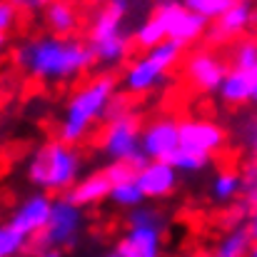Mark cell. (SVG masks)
<instances>
[{
    "label": "cell",
    "mask_w": 257,
    "mask_h": 257,
    "mask_svg": "<svg viewBox=\"0 0 257 257\" xmlns=\"http://www.w3.org/2000/svg\"><path fill=\"white\" fill-rule=\"evenodd\" d=\"M15 68L38 83L63 85L75 83L95 65L90 43L75 35H33L13 48Z\"/></svg>",
    "instance_id": "cell-1"
},
{
    "label": "cell",
    "mask_w": 257,
    "mask_h": 257,
    "mask_svg": "<svg viewBox=\"0 0 257 257\" xmlns=\"http://www.w3.org/2000/svg\"><path fill=\"white\" fill-rule=\"evenodd\" d=\"M117 80L112 73H95L83 85L73 90V95L65 100L63 112L58 117V133L55 138L80 145L95 133L100 122H105L107 112L112 110L117 100Z\"/></svg>",
    "instance_id": "cell-2"
},
{
    "label": "cell",
    "mask_w": 257,
    "mask_h": 257,
    "mask_svg": "<svg viewBox=\"0 0 257 257\" xmlns=\"http://www.w3.org/2000/svg\"><path fill=\"white\" fill-rule=\"evenodd\" d=\"M25 182L48 195H68L75 182L83 177V155L78 145H70L60 138L45 140L30 150L23 165Z\"/></svg>",
    "instance_id": "cell-3"
},
{
    "label": "cell",
    "mask_w": 257,
    "mask_h": 257,
    "mask_svg": "<svg viewBox=\"0 0 257 257\" xmlns=\"http://www.w3.org/2000/svg\"><path fill=\"white\" fill-rule=\"evenodd\" d=\"M130 10L133 0H105L95 10L87 28V43L97 65L115 68L130 55V48L135 45L133 33H127Z\"/></svg>",
    "instance_id": "cell-4"
},
{
    "label": "cell",
    "mask_w": 257,
    "mask_h": 257,
    "mask_svg": "<svg viewBox=\"0 0 257 257\" xmlns=\"http://www.w3.org/2000/svg\"><path fill=\"white\" fill-rule=\"evenodd\" d=\"M143 127L140 115L127 105L125 97H117L107 112L100 130V150L110 163H133L143 165Z\"/></svg>",
    "instance_id": "cell-5"
},
{
    "label": "cell",
    "mask_w": 257,
    "mask_h": 257,
    "mask_svg": "<svg viewBox=\"0 0 257 257\" xmlns=\"http://www.w3.org/2000/svg\"><path fill=\"white\" fill-rule=\"evenodd\" d=\"M182 60V48L170 40L153 50H143L125 65L120 85L125 95H150L170 78V73Z\"/></svg>",
    "instance_id": "cell-6"
},
{
    "label": "cell",
    "mask_w": 257,
    "mask_h": 257,
    "mask_svg": "<svg viewBox=\"0 0 257 257\" xmlns=\"http://www.w3.org/2000/svg\"><path fill=\"white\" fill-rule=\"evenodd\" d=\"M115 250L120 257H163L165 252V217L153 205H140L125 215Z\"/></svg>",
    "instance_id": "cell-7"
},
{
    "label": "cell",
    "mask_w": 257,
    "mask_h": 257,
    "mask_svg": "<svg viewBox=\"0 0 257 257\" xmlns=\"http://www.w3.org/2000/svg\"><path fill=\"white\" fill-rule=\"evenodd\" d=\"M83 227H85L83 207H78L68 195L65 197H55L48 227L43 230L35 250H60L63 252V250H68V247H73L78 242Z\"/></svg>",
    "instance_id": "cell-8"
},
{
    "label": "cell",
    "mask_w": 257,
    "mask_h": 257,
    "mask_svg": "<svg viewBox=\"0 0 257 257\" xmlns=\"http://www.w3.org/2000/svg\"><path fill=\"white\" fill-rule=\"evenodd\" d=\"M230 63L212 48L190 50L182 60V78L190 90L202 95H217L227 78Z\"/></svg>",
    "instance_id": "cell-9"
},
{
    "label": "cell",
    "mask_w": 257,
    "mask_h": 257,
    "mask_svg": "<svg viewBox=\"0 0 257 257\" xmlns=\"http://www.w3.org/2000/svg\"><path fill=\"white\" fill-rule=\"evenodd\" d=\"M53 202H55L53 195L33 190V192H28L25 197H20L13 205V210L8 212L5 222L13 230H18L20 235H25L28 240H33L35 247H38V240H40L43 230L48 227V220H50V212H53Z\"/></svg>",
    "instance_id": "cell-10"
},
{
    "label": "cell",
    "mask_w": 257,
    "mask_h": 257,
    "mask_svg": "<svg viewBox=\"0 0 257 257\" xmlns=\"http://www.w3.org/2000/svg\"><path fill=\"white\" fill-rule=\"evenodd\" d=\"M180 145L202 155V158H215L225 150L227 145V130L222 127V122H217L215 117H202V115H192L180 120Z\"/></svg>",
    "instance_id": "cell-11"
},
{
    "label": "cell",
    "mask_w": 257,
    "mask_h": 257,
    "mask_svg": "<svg viewBox=\"0 0 257 257\" xmlns=\"http://www.w3.org/2000/svg\"><path fill=\"white\" fill-rule=\"evenodd\" d=\"M155 13L165 23L168 40L177 43L180 48H187V45L197 43L207 33V20L200 18L197 13H192L182 0H160L155 5Z\"/></svg>",
    "instance_id": "cell-12"
},
{
    "label": "cell",
    "mask_w": 257,
    "mask_h": 257,
    "mask_svg": "<svg viewBox=\"0 0 257 257\" xmlns=\"http://www.w3.org/2000/svg\"><path fill=\"white\" fill-rule=\"evenodd\" d=\"M180 148V120L172 115H158L143 127V158L145 160H170Z\"/></svg>",
    "instance_id": "cell-13"
},
{
    "label": "cell",
    "mask_w": 257,
    "mask_h": 257,
    "mask_svg": "<svg viewBox=\"0 0 257 257\" xmlns=\"http://www.w3.org/2000/svg\"><path fill=\"white\" fill-rule=\"evenodd\" d=\"M135 177L145 200H165L175 192L180 172L168 160H145L143 165H138Z\"/></svg>",
    "instance_id": "cell-14"
},
{
    "label": "cell",
    "mask_w": 257,
    "mask_h": 257,
    "mask_svg": "<svg viewBox=\"0 0 257 257\" xmlns=\"http://www.w3.org/2000/svg\"><path fill=\"white\" fill-rule=\"evenodd\" d=\"M257 20V10L252 0H237L227 13H222L215 23H212V40L217 43H230V40H240Z\"/></svg>",
    "instance_id": "cell-15"
},
{
    "label": "cell",
    "mask_w": 257,
    "mask_h": 257,
    "mask_svg": "<svg viewBox=\"0 0 257 257\" xmlns=\"http://www.w3.org/2000/svg\"><path fill=\"white\" fill-rule=\"evenodd\" d=\"M110 190H112V180H110L107 170L102 168V170H92V172H87V175H83L75 182V187L68 192V197L78 207L87 210V207H95V205L110 200Z\"/></svg>",
    "instance_id": "cell-16"
},
{
    "label": "cell",
    "mask_w": 257,
    "mask_h": 257,
    "mask_svg": "<svg viewBox=\"0 0 257 257\" xmlns=\"http://www.w3.org/2000/svg\"><path fill=\"white\" fill-rule=\"evenodd\" d=\"M43 20H45V28L53 35H73L78 30L80 15H78V8H75L73 0H55L43 13Z\"/></svg>",
    "instance_id": "cell-17"
},
{
    "label": "cell",
    "mask_w": 257,
    "mask_h": 257,
    "mask_svg": "<svg viewBox=\"0 0 257 257\" xmlns=\"http://www.w3.org/2000/svg\"><path fill=\"white\" fill-rule=\"evenodd\" d=\"M252 247V237L245 225H232L222 232V237L212 245L205 257H247Z\"/></svg>",
    "instance_id": "cell-18"
},
{
    "label": "cell",
    "mask_w": 257,
    "mask_h": 257,
    "mask_svg": "<svg viewBox=\"0 0 257 257\" xmlns=\"http://www.w3.org/2000/svg\"><path fill=\"white\" fill-rule=\"evenodd\" d=\"M210 197L217 205H232L237 197H242V175L235 168H222L210 180Z\"/></svg>",
    "instance_id": "cell-19"
},
{
    "label": "cell",
    "mask_w": 257,
    "mask_h": 257,
    "mask_svg": "<svg viewBox=\"0 0 257 257\" xmlns=\"http://www.w3.org/2000/svg\"><path fill=\"white\" fill-rule=\"evenodd\" d=\"M133 43H135V48H140V50H153V48L168 43L165 23H163V18H160L155 10H153L145 20H140V23L135 25V30H133Z\"/></svg>",
    "instance_id": "cell-20"
},
{
    "label": "cell",
    "mask_w": 257,
    "mask_h": 257,
    "mask_svg": "<svg viewBox=\"0 0 257 257\" xmlns=\"http://www.w3.org/2000/svg\"><path fill=\"white\" fill-rule=\"evenodd\" d=\"M110 202L120 210H135L140 205H145V195L138 185V177L130 175V177H122V180H115L112 182V190H110Z\"/></svg>",
    "instance_id": "cell-21"
},
{
    "label": "cell",
    "mask_w": 257,
    "mask_h": 257,
    "mask_svg": "<svg viewBox=\"0 0 257 257\" xmlns=\"http://www.w3.org/2000/svg\"><path fill=\"white\" fill-rule=\"evenodd\" d=\"M33 247H35L33 240H28L25 235L13 230L8 222H3V227H0V257H25L30 255Z\"/></svg>",
    "instance_id": "cell-22"
},
{
    "label": "cell",
    "mask_w": 257,
    "mask_h": 257,
    "mask_svg": "<svg viewBox=\"0 0 257 257\" xmlns=\"http://www.w3.org/2000/svg\"><path fill=\"white\" fill-rule=\"evenodd\" d=\"M168 163H170L180 175H195V172L205 170L212 160H210V158H202V155H197V153H192V150H187V148L180 145V148L170 155Z\"/></svg>",
    "instance_id": "cell-23"
},
{
    "label": "cell",
    "mask_w": 257,
    "mask_h": 257,
    "mask_svg": "<svg viewBox=\"0 0 257 257\" xmlns=\"http://www.w3.org/2000/svg\"><path fill=\"white\" fill-rule=\"evenodd\" d=\"M257 65V40L240 38L230 48V68H255Z\"/></svg>",
    "instance_id": "cell-24"
},
{
    "label": "cell",
    "mask_w": 257,
    "mask_h": 257,
    "mask_svg": "<svg viewBox=\"0 0 257 257\" xmlns=\"http://www.w3.org/2000/svg\"><path fill=\"white\" fill-rule=\"evenodd\" d=\"M192 13H197L200 18H205L207 23H215L222 13H227L237 0H182Z\"/></svg>",
    "instance_id": "cell-25"
},
{
    "label": "cell",
    "mask_w": 257,
    "mask_h": 257,
    "mask_svg": "<svg viewBox=\"0 0 257 257\" xmlns=\"http://www.w3.org/2000/svg\"><path fill=\"white\" fill-rule=\"evenodd\" d=\"M242 175V200L247 207H257V158H250L245 168L240 170Z\"/></svg>",
    "instance_id": "cell-26"
},
{
    "label": "cell",
    "mask_w": 257,
    "mask_h": 257,
    "mask_svg": "<svg viewBox=\"0 0 257 257\" xmlns=\"http://www.w3.org/2000/svg\"><path fill=\"white\" fill-rule=\"evenodd\" d=\"M237 133H240V143L250 153V158H257V115L245 117L240 122V130Z\"/></svg>",
    "instance_id": "cell-27"
},
{
    "label": "cell",
    "mask_w": 257,
    "mask_h": 257,
    "mask_svg": "<svg viewBox=\"0 0 257 257\" xmlns=\"http://www.w3.org/2000/svg\"><path fill=\"white\" fill-rule=\"evenodd\" d=\"M15 23H18V8L13 3L3 0L0 3V35L8 38V33L15 28Z\"/></svg>",
    "instance_id": "cell-28"
},
{
    "label": "cell",
    "mask_w": 257,
    "mask_h": 257,
    "mask_svg": "<svg viewBox=\"0 0 257 257\" xmlns=\"http://www.w3.org/2000/svg\"><path fill=\"white\" fill-rule=\"evenodd\" d=\"M8 3H13V5L18 8V13H30V15H35V13H45L55 0H8Z\"/></svg>",
    "instance_id": "cell-29"
},
{
    "label": "cell",
    "mask_w": 257,
    "mask_h": 257,
    "mask_svg": "<svg viewBox=\"0 0 257 257\" xmlns=\"http://www.w3.org/2000/svg\"><path fill=\"white\" fill-rule=\"evenodd\" d=\"M245 227H247V232H250L252 242H257V207H255V210H250V215H247V222H245Z\"/></svg>",
    "instance_id": "cell-30"
},
{
    "label": "cell",
    "mask_w": 257,
    "mask_h": 257,
    "mask_svg": "<svg viewBox=\"0 0 257 257\" xmlns=\"http://www.w3.org/2000/svg\"><path fill=\"white\" fill-rule=\"evenodd\" d=\"M245 70V68H242ZM250 70V78H252V105L257 107V65L255 68H247Z\"/></svg>",
    "instance_id": "cell-31"
},
{
    "label": "cell",
    "mask_w": 257,
    "mask_h": 257,
    "mask_svg": "<svg viewBox=\"0 0 257 257\" xmlns=\"http://www.w3.org/2000/svg\"><path fill=\"white\" fill-rule=\"evenodd\" d=\"M25 257H63L60 250H35L33 255H25Z\"/></svg>",
    "instance_id": "cell-32"
},
{
    "label": "cell",
    "mask_w": 257,
    "mask_h": 257,
    "mask_svg": "<svg viewBox=\"0 0 257 257\" xmlns=\"http://www.w3.org/2000/svg\"><path fill=\"white\" fill-rule=\"evenodd\" d=\"M247 257H257V242H252V247H250V252H247Z\"/></svg>",
    "instance_id": "cell-33"
},
{
    "label": "cell",
    "mask_w": 257,
    "mask_h": 257,
    "mask_svg": "<svg viewBox=\"0 0 257 257\" xmlns=\"http://www.w3.org/2000/svg\"><path fill=\"white\" fill-rule=\"evenodd\" d=\"M100 257H120V255H117V250H112V252H105V255H100Z\"/></svg>",
    "instance_id": "cell-34"
},
{
    "label": "cell",
    "mask_w": 257,
    "mask_h": 257,
    "mask_svg": "<svg viewBox=\"0 0 257 257\" xmlns=\"http://www.w3.org/2000/svg\"><path fill=\"white\" fill-rule=\"evenodd\" d=\"M200 257H205V255H200Z\"/></svg>",
    "instance_id": "cell-35"
}]
</instances>
